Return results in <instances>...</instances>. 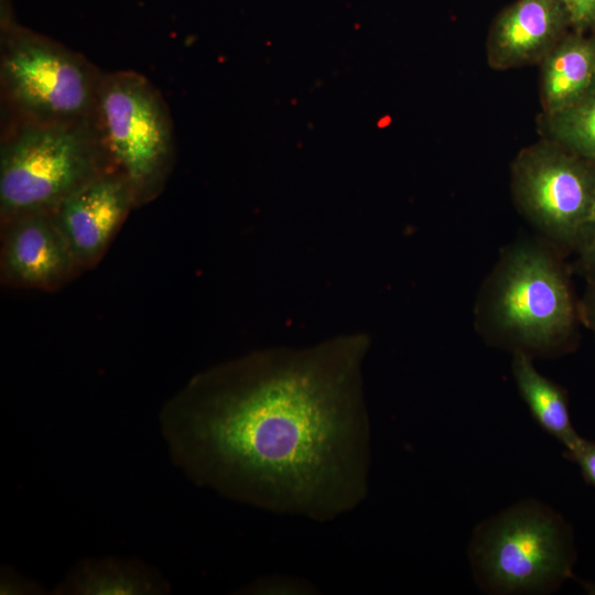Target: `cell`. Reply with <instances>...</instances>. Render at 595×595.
Listing matches in <instances>:
<instances>
[{"mask_svg":"<svg viewBox=\"0 0 595 595\" xmlns=\"http://www.w3.org/2000/svg\"><path fill=\"white\" fill-rule=\"evenodd\" d=\"M364 335L256 351L193 377L162 408L172 461L197 485L329 519L367 493Z\"/></svg>","mask_w":595,"mask_h":595,"instance_id":"6da1fadb","label":"cell"},{"mask_svg":"<svg viewBox=\"0 0 595 595\" xmlns=\"http://www.w3.org/2000/svg\"><path fill=\"white\" fill-rule=\"evenodd\" d=\"M577 306L563 263L544 245L524 241L501 257L483 295L484 332L495 343L533 356L572 342Z\"/></svg>","mask_w":595,"mask_h":595,"instance_id":"7a4b0ae2","label":"cell"},{"mask_svg":"<svg viewBox=\"0 0 595 595\" xmlns=\"http://www.w3.org/2000/svg\"><path fill=\"white\" fill-rule=\"evenodd\" d=\"M101 74L80 53L18 23L10 0H0L4 125L91 120Z\"/></svg>","mask_w":595,"mask_h":595,"instance_id":"3957f363","label":"cell"},{"mask_svg":"<svg viewBox=\"0 0 595 595\" xmlns=\"http://www.w3.org/2000/svg\"><path fill=\"white\" fill-rule=\"evenodd\" d=\"M116 170L100 143L94 118L61 123L2 126L0 221L52 213L79 187Z\"/></svg>","mask_w":595,"mask_h":595,"instance_id":"277c9868","label":"cell"},{"mask_svg":"<svg viewBox=\"0 0 595 595\" xmlns=\"http://www.w3.org/2000/svg\"><path fill=\"white\" fill-rule=\"evenodd\" d=\"M468 558L485 593L550 594L572 577L573 532L550 506L527 498L477 524Z\"/></svg>","mask_w":595,"mask_h":595,"instance_id":"5b68a950","label":"cell"},{"mask_svg":"<svg viewBox=\"0 0 595 595\" xmlns=\"http://www.w3.org/2000/svg\"><path fill=\"white\" fill-rule=\"evenodd\" d=\"M94 123L112 166L130 182L137 207L164 190L175 159L173 120L160 90L133 71H102Z\"/></svg>","mask_w":595,"mask_h":595,"instance_id":"8992f818","label":"cell"},{"mask_svg":"<svg viewBox=\"0 0 595 595\" xmlns=\"http://www.w3.org/2000/svg\"><path fill=\"white\" fill-rule=\"evenodd\" d=\"M511 188L519 210L548 239L580 247L595 207V164L543 139L517 155Z\"/></svg>","mask_w":595,"mask_h":595,"instance_id":"52a82bcc","label":"cell"},{"mask_svg":"<svg viewBox=\"0 0 595 595\" xmlns=\"http://www.w3.org/2000/svg\"><path fill=\"white\" fill-rule=\"evenodd\" d=\"M83 271L52 213L1 224L0 274L6 285L57 291Z\"/></svg>","mask_w":595,"mask_h":595,"instance_id":"ba28073f","label":"cell"},{"mask_svg":"<svg viewBox=\"0 0 595 595\" xmlns=\"http://www.w3.org/2000/svg\"><path fill=\"white\" fill-rule=\"evenodd\" d=\"M137 208L128 178L108 170L65 198L52 215L82 270L95 267Z\"/></svg>","mask_w":595,"mask_h":595,"instance_id":"9c48e42d","label":"cell"},{"mask_svg":"<svg viewBox=\"0 0 595 595\" xmlns=\"http://www.w3.org/2000/svg\"><path fill=\"white\" fill-rule=\"evenodd\" d=\"M571 26L561 0H518L495 20L487 40L491 68L541 63Z\"/></svg>","mask_w":595,"mask_h":595,"instance_id":"30bf717a","label":"cell"},{"mask_svg":"<svg viewBox=\"0 0 595 595\" xmlns=\"http://www.w3.org/2000/svg\"><path fill=\"white\" fill-rule=\"evenodd\" d=\"M540 64L543 113H552L574 104L595 84V36L566 33Z\"/></svg>","mask_w":595,"mask_h":595,"instance_id":"8fae6325","label":"cell"},{"mask_svg":"<svg viewBox=\"0 0 595 595\" xmlns=\"http://www.w3.org/2000/svg\"><path fill=\"white\" fill-rule=\"evenodd\" d=\"M511 372L534 421L563 445L565 456L573 453L583 437L573 426L564 388L540 374L532 357L521 351L513 353Z\"/></svg>","mask_w":595,"mask_h":595,"instance_id":"7c38bea8","label":"cell"},{"mask_svg":"<svg viewBox=\"0 0 595 595\" xmlns=\"http://www.w3.org/2000/svg\"><path fill=\"white\" fill-rule=\"evenodd\" d=\"M170 586L138 561L115 558L86 560L56 588L58 594H162Z\"/></svg>","mask_w":595,"mask_h":595,"instance_id":"4fadbf2b","label":"cell"},{"mask_svg":"<svg viewBox=\"0 0 595 595\" xmlns=\"http://www.w3.org/2000/svg\"><path fill=\"white\" fill-rule=\"evenodd\" d=\"M540 128L544 139L595 164V84L574 104L543 113Z\"/></svg>","mask_w":595,"mask_h":595,"instance_id":"5bb4252c","label":"cell"},{"mask_svg":"<svg viewBox=\"0 0 595 595\" xmlns=\"http://www.w3.org/2000/svg\"><path fill=\"white\" fill-rule=\"evenodd\" d=\"M575 31L595 28V0H561Z\"/></svg>","mask_w":595,"mask_h":595,"instance_id":"9a60e30c","label":"cell"},{"mask_svg":"<svg viewBox=\"0 0 595 595\" xmlns=\"http://www.w3.org/2000/svg\"><path fill=\"white\" fill-rule=\"evenodd\" d=\"M566 457L576 463L583 478L595 486V443L583 437L576 450Z\"/></svg>","mask_w":595,"mask_h":595,"instance_id":"2e32d148","label":"cell"},{"mask_svg":"<svg viewBox=\"0 0 595 595\" xmlns=\"http://www.w3.org/2000/svg\"><path fill=\"white\" fill-rule=\"evenodd\" d=\"M577 250L578 270L585 274V277L595 274V207L585 238Z\"/></svg>","mask_w":595,"mask_h":595,"instance_id":"e0dca14e","label":"cell"},{"mask_svg":"<svg viewBox=\"0 0 595 595\" xmlns=\"http://www.w3.org/2000/svg\"><path fill=\"white\" fill-rule=\"evenodd\" d=\"M586 279L587 288L580 307V315L595 334V274L586 277Z\"/></svg>","mask_w":595,"mask_h":595,"instance_id":"ac0fdd59","label":"cell"},{"mask_svg":"<svg viewBox=\"0 0 595 595\" xmlns=\"http://www.w3.org/2000/svg\"><path fill=\"white\" fill-rule=\"evenodd\" d=\"M584 586L585 589L588 591V593L595 594V583H586Z\"/></svg>","mask_w":595,"mask_h":595,"instance_id":"d6986e66","label":"cell"}]
</instances>
